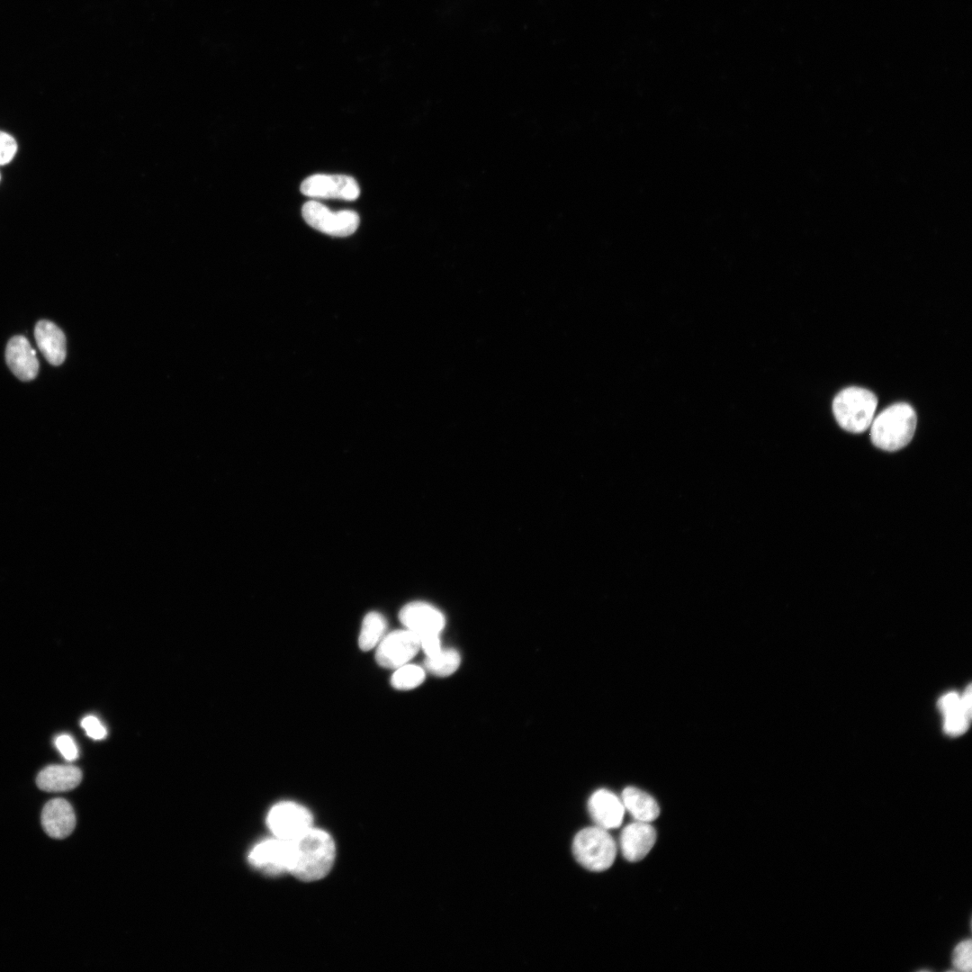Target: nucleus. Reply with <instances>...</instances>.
<instances>
[{"label": "nucleus", "instance_id": "obj_4", "mask_svg": "<svg viewBox=\"0 0 972 972\" xmlns=\"http://www.w3.org/2000/svg\"><path fill=\"white\" fill-rule=\"evenodd\" d=\"M576 860L591 871H603L613 864L616 845L608 832L599 826L580 830L572 842Z\"/></svg>", "mask_w": 972, "mask_h": 972}, {"label": "nucleus", "instance_id": "obj_17", "mask_svg": "<svg viewBox=\"0 0 972 972\" xmlns=\"http://www.w3.org/2000/svg\"><path fill=\"white\" fill-rule=\"evenodd\" d=\"M81 770L72 765H50L37 776L38 787L47 792L68 791L79 785Z\"/></svg>", "mask_w": 972, "mask_h": 972}, {"label": "nucleus", "instance_id": "obj_9", "mask_svg": "<svg viewBox=\"0 0 972 972\" xmlns=\"http://www.w3.org/2000/svg\"><path fill=\"white\" fill-rule=\"evenodd\" d=\"M399 618L406 629L418 636L440 634L446 625L444 615L436 608L421 601L405 605L399 613Z\"/></svg>", "mask_w": 972, "mask_h": 972}, {"label": "nucleus", "instance_id": "obj_25", "mask_svg": "<svg viewBox=\"0 0 972 972\" xmlns=\"http://www.w3.org/2000/svg\"><path fill=\"white\" fill-rule=\"evenodd\" d=\"M17 151L15 140L6 132L0 131V166L9 163Z\"/></svg>", "mask_w": 972, "mask_h": 972}, {"label": "nucleus", "instance_id": "obj_6", "mask_svg": "<svg viewBox=\"0 0 972 972\" xmlns=\"http://www.w3.org/2000/svg\"><path fill=\"white\" fill-rule=\"evenodd\" d=\"M266 822L276 838L291 841L312 828L313 818L310 812L304 806L285 801L271 808Z\"/></svg>", "mask_w": 972, "mask_h": 972}, {"label": "nucleus", "instance_id": "obj_13", "mask_svg": "<svg viewBox=\"0 0 972 972\" xmlns=\"http://www.w3.org/2000/svg\"><path fill=\"white\" fill-rule=\"evenodd\" d=\"M656 841L654 828L646 822L636 821L626 826L620 836V849L629 861L644 859Z\"/></svg>", "mask_w": 972, "mask_h": 972}, {"label": "nucleus", "instance_id": "obj_14", "mask_svg": "<svg viewBox=\"0 0 972 972\" xmlns=\"http://www.w3.org/2000/svg\"><path fill=\"white\" fill-rule=\"evenodd\" d=\"M41 824L46 833L52 838L68 837L76 826L72 806L63 798L49 801L42 809Z\"/></svg>", "mask_w": 972, "mask_h": 972}, {"label": "nucleus", "instance_id": "obj_23", "mask_svg": "<svg viewBox=\"0 0 972 972\" xmlns=\"http://www.w3.org/2000/svg\"><path fill=\"white\" fill-rule=\"evenodd\" d=\"M54 742L56 748L68 761H73L78 757L77 746L70 735L60 734L56 737Z\"/></svg>", "mask_w": 972, "mask_h": 972}, {"label": "nucleus", "instance_id": "obj_8", "mask_svg": "<svg viewBox=\"0 0 972 972\" xmlns=\"http://www.w3.org/2000/svg\"><path fill=\"white\" fill-rule=\"evenodd\" d=\"M301 192L314 198L354 201L358 198L360 189L356 181L349 176L317 174L303 180Z\"/></svg>", "mask_w": 972, "mask_h": 972}, {"label": "nucleus", "instance_id": "obj_19", "mask_svg": "<svg viewBox=\"0 0 972 972\" xmlns=\"http://www.w3.org/2000/svg\"><path fill=\"white\" fill-rule=\"evenodd\" d=\"M387 623L382 615L372 611L365 615L358 638L361 650L370 651L379 644L385 635Z\"/></svg>", "mask_w": 972, "mask_h": 972}, {"label": "nucleus", "instance_id": "obj_18", "mask_svg": "<svg viewBox=\"0 0 972 972\" xmlns=\"http://www.w3.org/2000/svg\"><path fill=\"white\" fill-rule=\"evenodd\" d=\"M621 800L625 809L636 821L650 823L660 814V807L655 799L639 788H626L622 792Z\"/></svg>", "mask_w": 972, "mask_h": 972}, {"label": "nucleus", "instance_id": "obj_3", "mask_svg": "<svg viewBox=\"0 0 972 972\" xmlns=\"http://www.w3.org/2000/svg\"><path fill=\"white\" fill-rule=\"evenodd\" d=\"M877 405L878 399L872 392L860 387H849L835 396L832 411L843 429L861 433L871 425Z\"/></svg>", "mask_w": 972, "mask_h": 972}, {"label": "nucleus", "instance_id": "obj_16", "mask_svg": "<svg viewBox=\"0 0 972 972\" xmlns=\"http://www.w3.org/2000/svg\"><path fill=\"white\" fill-rule=\"evenodd\" d=\"M34 337L40 351L50 364L59 365L64 362L66 337L56 324L46 320H40L35 326Z\"/></svg>", "mask_w": 972, "mask_h": 972}, {"label": "nucleus", "instance_id": "obj_1", "mask_svg": "<svg viewBox=\"0 0 972 972\" xmlns=\"http://www.w3.org/2000/svg\"><path fill=\"white\" fill-rule=\"evenodd\" d=\"M289 842V873L305 882L328 875L336 856L335 842L328 832L312 827Z\"/></svg>", "mask_w": 972, "mask_h": 972}, {"label": "nucleus", "instance_id": "obj_2", "mask_svg": "<svg viewBox=\"0 0 972 972\" xmlns=\"http://www.w3.org/2000/svg\"><path fill=\"white\" fill-rule=\"evenodd\" d=\"M917 418L907 403H896L882 410L871 422L872 443L886 451H896L913 438Z\"/></svg>", "mask_w": 972, "mask_h": 972}, {"label": "nucleus", "instance_id": "obj_15", "mask_svg": "<svg viewBox=\"0 0 972 972\" xmlns=\"http://www.w3.org/2000/svg\"><path fill=\"white\" fill-rule=\"evenodd\" d=\"M588 808L591 818L601 828L613 829L622 824L625 806L613 792L607 789L596 791L589 800Z\"/></svg>", "mask_w": 972, "mask_h": 972}, {"label": "nucleus", "instance_id": "obj_21", "mask_svg": "<svg viewBox=\"0 0 972 972\" xmlns=\"http://www.w3.org/2000/svg\"><path fill=\"white\" fill-rule=\"evenodd\" d=\"M425 680V670L416 664L406 663L393 672L392 686L400 690H409L419 686Z\"/></svg>", "mask_w": 972, "mask_h": 972}, {"label": "nucleus", "instance_id": "obj_24", "mask_svg": "<svg viewBox=\"0 0 972 972\" xmlns=\"http://www.w3.org/2000/svg\"><path fill=\"white\" fill-rule=\"evenodd\" d=\"M81 726L87 736L94 740H102L107 735L106 728L94 716L84 717L81 721Z\"/></svg>", "mask_w": 972, "mask_h": 972}, {"label": "nucleus", "instance_id": "obj_5", "mask_svg": "<svg viewBox=\"0 0 972 972\" xmlns=\"http://www.w3.org/2000/svg\"><path fill=\"white\" fill-rule=\"evenodd\" d=\"M304 220L313 229L334 237H346L358 228L359 215L351 210L332 212L324 204L309 201L302 209Z\"/></svg>", "mask_w": 972, "mask_h": 972}, {"label": "nucleus", "instance_id": "obj_10", "mask_svg": "<svg viewBox=\"0 0 972 972\" xmlns=\"http://www.w3.org/2000/svg\"><path fill=\"white\" fill-rule=\"evenodd\" d=\"M939 708L944 717V731L950 735L963 734L969 725L972 712L971 686L964 692H949L939 700Z\"/></svg>", "mask_w": 972, "mask_h": 972}, {"label": "nucleus", "instance_id": "obj_20", "mask_svg": "<svg viewBox=\"0 0 972 972\" xmlns=\"http://www.w3.org/2000/svg\"><path fill=\"white\" fill-rule=\"evenodd\" d=\"M460 654L454 649H441L432 656H426L424 664L430 673L446 677L453 674L460 665Z\"/></svg>", "mask_w": 972, "mask_h": 972}, {"label": "nucleus", "instance_id": "obj_11", "mask_svg": "<svg viewBox=\"0 0 972 972\" xmlns=\"http://www.w3.org/2000/svg\"><path fill=\"white\" fill-rule=\"evenodd\" d=\"M290 842L279 838L266 840L256 845L248 855L249 862L272 876L288 872Z\"/></svg>", "mask_w": 972, "mask_h": 972}, {"label": "nucleus", "instance_id": "obj_7", "mask_svg": "<svg viewBox=\"0 0 972 972\" xmlns=\"http://www.w3.org/2000/svg\"><path fill=\"white\" fill-rule=\"evenodd\" d=\"M420 649L418 636L408 630H395L385 634L376 646L375 659L379 665L397 669L408 663Z\"/></svg>", "mask_w": 972, "mask_h": 972}, {"label": "nucleus", "instance_id": "obj_22", "mask_svg": "<svg viewBox=\"0 0 972 972\" xmlns=\"http://www.w3.org/2000/svg\"><path fill=\"white\" fill-rule=\"evenodd\" d=\"M953 966L961 971H970L972 968V943L970 940L959 942L953 950L951 955Z\"/></svg>", "mask_w": 972, "mask_h": 972}, {"label": "nucleus", "instance_id": "obj_12", "mask_svg": "<svg viewBox=\"0 0 972 972\" xmlns=\"http://www.w3.org/2000/svg\"><path fill=\"white\" fill-rule=\"evenodd\" d=\"M5 360L13 374L22 381L33 380L38 374L36 353L23 336H14L8 341Z\"/></svg>", "mask_w": 972, "mask_h": 972}, {"label": "nucleus", "instance_id": "obj_26", "mask_svg": "<svg viewBox=\"0 0 972 972\" xmlns=\"http://www.w3.org/2000/svg\"><path fill=\"white\" fill-rule=\"evenodd\" d=\"M418 638L420 649L423 650L426 656H432L442 649L439 634H425L418 636Z\"/></svg>", "mask_w": 972, "mask_h": 972}]
</instances>
